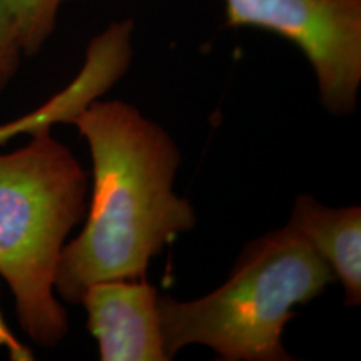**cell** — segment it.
Instances as JSON below:
<instances>
[{"instance_id": "3957f363", "label": "cell", "mask_w": 361, "mask_h": 361, "mask_svg": "<svg viewBox=\"0 0 361 361\" xmlns=\"http://www.w3.org/2000/svg\"><path fill=\"white\" fill-rule=\"evenodd\" d=\"M335 281L331 269L300 234L284 226L238 256L226 281L209 295L179 301L157 296L169 360L186 346H207L224 361H286L283 331L296 308Z\"/></svg>"}, {"instance_id": "8992f818", "label": "cell", "mask_w": 361, "mask_h": 361, "mask_svg": "<svg viewBox=\"0 0 361 361\" xmlns=\"http://www.w3.org/2000/svg\"><path fill=\"white\" fill-rule=\"evenodd\" d=\"M133 20H117L90 40L84 64L71 84L37 109L0 124V146L17 135H30L52 129L54 124H71L80 111L102 97L128 72L133 59Z\"/></svg>"}, {"instance_id": "ba28073f", "label": "cell", "mask_w": 361, "mask_h": 361, "mask_svg": "<svg viewBox=\"0 0 361 361\" xmlns=\"http://www.w3.org/2000/svg\"><path fill=\"white\" fill-rule=\"evenodd\" d=\"M71 0H6L25 56H34L51 37L61 7Z\"/></svg>"}, {"instance_id": "52a82bcc", "label": "cell", "mask_w": 361, "mask_h": 361, "mask_svg": "<svg viewBox=\"0 0 361 361\" xmlns=\"http://www.w3.org/2000/svg\"><path fill=\"white\" fill-rule=\"evenodd\" d=\"M288 228L300 234L340 279L345 303H361V207H328L310 194L293 204Z\"/></svg>"}, {"instance_id": "9c48e42d", "label": "cell", "mask_w": 361, "mask_h": 361, "mask_svg": "<svg viewBox=\"0 0 361 361\" xmlns=\"http://www.w3.org/2000/svg\"><path fill=\"white\" fill-rule=\"evenodd\" d=\"M24 56L12 13L7 8L6 0H0V97L19 71Z\"/></svg>"}, {"instance_id": "277c9868", "label": "cell", "mask_w": 361, "mask_h": 361, "mask_svg": "<svg viewBox=\"0 0 361 361\" xmlns=\"http://www.w3.org/2000/svg\"><path fill=\"white\" fill-rule=\"evenodd\" d=\"M226 25L288 39L314 72L324 109L348 116L361 85V0H224Z\"/></svg>"}, {"instance_id": "5b68a950", "label": "cell", "mask_w": 361, "mask_h": 361, "mask_svg": "<svg viewBox=\"0 0 361 361\" xmlns=\"http://www.w3.org/2000/svg\"><path fill=\"white\" fill-rule=\"evenodd\" d=\"M157 291L144 278L90 284L80 303L102 361H168Z\"/></svg>"}, {"instance_id": "7a4b0ae2", "label": "cell", "mask_w": 361, "mask_h": 361, "mask_svg": "<svg viewBox=\"0 0 361 361\" xmlns=\"http://www.w3.org/2000/svg\"><path fill=\"white\" fill-rule=\"evenodd\" d=\"M0 152V278L11 288L20 328L54 348L69 331L56 271L74 226L85 218L87 173L52 129Z\"/></svg>"}, {"instance_id": "6da1fadb", "label": "cell", "mask_w": 361, "mask_h": 361, "mask_svg": "<svg viewBox=\"0 0 361 361\" xmlns=\"http://www.w3.org/2000/svg\"><path fill=\"white\" fill-rule=\"evenodd\" d=\"M71 124L89 146L92 189L84 229L66 243L54 288L59 300L79 305L90 284L144 278L154 256L192 231L196 213L174 191L180 151L162 126L101 97Z\"/></svg>"}, {"instance_id": "30bf717a", "label": "cell", "mask_w": 361, "mask_h": 361, "mask_svg": "<svg viewBox=\"0 0 361 361\" xmlns=\"http://www.w3.org/2000/svg\"><path fill=\"white\" fill-rule=\"evenodd\" d=\"M0 348L7 351L8 358L12 361H32L34 355L19 338L12 333L6 319H4L2 310H0Z\"/></svg>"}]
</instances>
